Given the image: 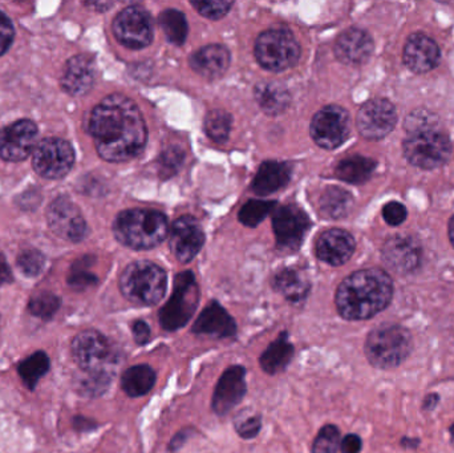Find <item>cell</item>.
<instances>
[{
	"instance_id": "cell-5",
	"label": "cell",
	"mask_w": 454,
	"mask_h": 453,
	"mask_svg": "<svg viewBox=\"0 0 454 453\" xmlns=\"http://www.w3.org/2000/svg\"><path fill=\"white\" fill-rule=\"evenodd\" d=\"M412 335L397 324H383L370 332L365 340V355L378 369H394L410 356Z\"/></svg>"
},
{
	"instance_id": "cell-26",
	"label": "cell",
	"mask_w": 454,
	"mask_h": 453,
	"mask_svg": "<svg viewBox=\"0 0 454 453\" xmlns=\"http://www.w3.org/2000/svg\"><path fill=\"white\" fill-rule=\"evenodd\" d=\"M290 165L286 162L267 161L259 167L253 181V191L259 196H269L285 188L291 178Z\"/></svg>"
},
{
	"instance_id": "cell-8",
	"label": "cell",
	"mask_w": 454,
	"mask_h": 453,
	"mask_svg": "<svg viewBox=\"0 0 454 453\" xmlns=\"http://www.w3.org/2000/svg\"><path fill=\"white\" fill-rule=\"evenodd\" d=\"M200 302V289L192 271L176 277L175 289L167 305L160 310V324L167 332H177L191 321Z\"/></svg>"
},
{
	"instance_id": "cell-14",
	"label": "cell",
	"mask_w": 454,
	"mask_h": 453,
	"mask_svg": "<svg viewBox=\"0 0 454 453\" xmlns=\"http://www.w3.org/2000/svg\"><path fill=\"white\" fill-rule=\"evenodd\" d=\"M397 122L396 108L384 98L368 101L357 113V129L368 140H381L394 130Z\"/></svg>"
},
{
	"instance_id": "cell-43",
	"label": "cell",
	"mask_w": 454,
	"mask_h": 453,
	"mask_svg": "<svg viewBox=\"0 0 454 453\" xmlns=\"http://www.w3.org/2000/svg\"><path fill=\"white\" fill-rule=\"evenodd\" d=\"M184 153L178 148H170L169 151L165 152L160 159V165H161V175L164 177H169L173 173L177 172L180 165L183 164Z\"/></svg>"
},
{
	"instance_id": "cell-9",
	"label": "cell",
	"mask_w": 454,
	"mask_h": 453,
	"mask_svg": "<svg viewBox=\"0 0 454 453\" xmlns=\"http://www.w3.org/2000/svg\"><path fill=\"white\" fill-rule=\"evenodd\" d=\"M255 56L263 68L274 72L285 71L298 63L301 47L288 29L272 28L259 35Z\"/></svg>"
},
{
	"instance_id": "cell-23",
	"label": "cell",
	"mask_w": 454,
	"mask_h": 453,
	"mask_svg": "<svg viewBox=\"0 0 454 453\" xmlns=\"http://www.w3.org/2000/svg\"><path fill=\"white\" fill-rule=\"evenodd\" d=\"M192 332L197 335L223 340L237 334V324L220 303L212 302L200 314Z\"/></svg>"
},
{
	"instance_id": "cell-13",
	"label": "cell",
	"mask_w": 454,
	"mask_h": 453,
	"mask_svg": "<svg viewBox=\"0 0 454 453\" xmlns=\"http://www.w3.org/2000/svg\"><path fill=\"white\" fill-rule=\"evenodd\" d=\"M278 247L283 252H295L311 228L309 215L294 205L280 207L272 217Z\"/></svg>"
},
{
	"instance_id": "cell-49",
	"label": "cell",
	"mask_w": 454,
	"mask_h": 453,
	"mask_svg": "<svg viewBox=\"0 0 454 453\" xmlns=\"http://www.w3.org/2000/svg\"><path fill=\"white\" fill-rule=\"evenodd\" d=\"M74 426H76L77 430H90V428L95 427V423L90 419H84V418H74Z\"/></svg>"
},
{
	"instance_id": "cell-27",
	"label": "cell",
	"mask_w": 454,
	"mask_h": 453,
	"mask_svg": "<svg viewBox=\"0 0 454 453\" xmlns=\"http://www.w3.org/2000/svg\"><path fill=\"white\" fill-rule=\"evenodd\" d=\"M156 385V372L148 364L130 367L121 377V388L130 398H140L151 393Z\"/></svg>"
},
{
	"instance_id": "cell-46",
	"label": "cell",
	"mask_w": 454,
	"mask_h": 453,
	"mask_svg": "<svg viewBox=\"0 0 454 453\" xmlns=\"http://www.w3.org/2000/svg\"><path fill=\"white\" fill-rule=\"evenodd\" d=\"M133 335L137 345L144 346L151 340V327L144 321H136L132 326Z\"/></svg>"
},
{
	"instance_id": "cell-19",
	"label": "cell",
	"mask_w": 454,
	"mask_h": 453,
	"mask_svg": "<svg viewBox=\"0 0 454 453\" xmlns=\"http://www.w3.org/2000/svg\"><path fill=\"white\" fill-rule=\"evenodd\" d=\"M440 56L437 43L424 34H413L403 53L405 66L416 74L432 71L439 64Z\"/></svg>"
},
{
	"instance_id": "cell-2",
	"label": "cell",
	"mask_w": 454,
	"mask_h": 453,
	"mask_svg": "<svg viewBox=\"0 0 454 453\" xmlns=\"http://www.w3.org/2000/svg\"><path fill=\"white\" fill-rule=\"evenodd\" d=\"M394 284L386 271L365 269L347 277L336 292V308L347 321H365L391 303Z\"/></svg>"
},
{
	"instance_id": "cell-11",
	"label": "cell",
	"mask_w": 454,
	"mask_h": 453,
	"mask_svg": "<svg viewBox=\"0 0 454 453\" xmlns=\"http://www.w3.org/2000/svg\"><path fill=\"white\" fill-rule=\"evenodd\" d=\"M114 36L125 47L141 50L153 40L154 28L148 11L138 5L125 8L114 21Z\"/></svg>"
},
{
	"instance_id": "cell-33",
	"label": "cell",
	"mask_w": 454,
	"mask_h": 453,
	"mask_svg": "<svg viewBox=\"0 0 454 453\" xmlns=\"http://www.w3.org/2000/svg\"><path fill=\"white\" fill-rule=\"evenodd\" d=\"M352 205H354V199L351 194L344 189L336 188V186L328 188L320 199L323 215L325 217L333 218V220L346 217L351 210Z\"/></svg>"
},
{
	"instance_id": "cell-50",
	"label": "cell",
	"mask_w": 454,
	"mask_h": 453,
	"mask_svg": "<svg viewBox=\"0 0 454 453\" xmlns=\"http://www.w3.org/2000/svg\"><path fill=\"white\" fill-rule=\"evenodd\" d=\"M88 5L98 8V10L104 11L106 10V8L112 7L114 3H88Z\"/></svg>"
},
{
	"instance_id": "cell-35",
	"label": "cell",
	"mask_w": 454,
	"mask_h": 453,
	"mask_svg": "<svg viewBox=\"0 0 454 453\" xmlns=\"http://www.w3.org/2000/svg\"><path fill=\"white\" fill-rule=\"evenodd\" d=\"M275 207H277L275 201L251 199L247 204L243 205L242 209H240L239 221L248 228H255Z\"/></svg>"
},
{
	"instance_id": "cell-6",
	"label": "cell",
	"mask_w": 454,
	"mask_h": 453,
	"mask_svg": "<svg viewBox=\"0 0 454 453\" xmlns=\"http://www.w3.org/2000/svg\"><path fill=\"white\" fill-rule=\"evenodd\" d=\"M405 159L413 167L420 169H436L442 167L450 159L452 145L450 137L442 130L436 128H413L403 144Z\"/></svg>"
},
{
	"instance_id": "cell-42",
	"label": "cell",
	"mask_w": 454,
	"mask_h": 453,
	"mask_svg": "<svg viewBox=\"0 0 454 453\" xmlns=\"http://www.w3.org/2000/svg\"><path fill=\"white\" fill-rule=\"evenodd\" d=\"M261 417H258V415L237 418V420H235V430H237L238 435L243 439L255 438L261 431Z\"/></svg>"
},
{
	"instance_id": "cell-29",
	"label": "cell",
	"mask_w": 454,
	"mask_h": 453,
	"mask_svg": "<svg viewBox=\"0 0 454 453\" xmlns=\"http://www.w3.org/2000/svg\"><path fill=\"white\" fill-rule=\"evenodd\" d=\"M259 106L269 114H279L290 104L287 90L279 82H261L255 88Z\"/></svg>"
},
{
	"instance_id": "cell-15",
	"label": "cell",
	"mask_w": 454,
	"mask_h": 453,
	"mask_svg": "<svg viewBox=\"0 0 454 453\" xmlns=\"http://www.w3.org/2000/svg\"><path fill=\"white\" fill-rule=\"evenodd\" d=\"M37 127L20 120L0 129V157L5 161H23L36 148Z\"/></svg>"
},
{
	"instance_id": "cell-25",
	"label": "cell",
	"mask_w": 454,
	"mask_h": 453,
	"mask_svg": "<svg viewBox=\"0 0 454 453\" xmlns=\"http://www.w3.org/2000/svg\"><path fill=\"white\" fill-rule=\"evenodd\" d=\"M230 53L223 45L212 44L192 55L191 66L197 74L207 79H217L229 68Z\"/></svg>"
},
{
	"instance_id": "cell-32",
	"label": "cell",
	"mask_w": 454,
	"mask_h": 453,
	"mask_svg": "<svg viewBox=\"0 0 454 453\" xmlns=\"http://www.w3.org/2000/svg\"><path fill=\"white\" fill-rule=\"evenodd\" d=\"M51 361L44 351H37L18 364L19 377L28 390H35L39 380L50 371Z\"/></svg>"
},
{
	"instance_id": "cell-44",
	"label": "cell",
	"mask_w": 454,
	"mask_h": 453,
	"mask_svg": "<svg viewBox=\"0 0 454 453\" xmlns=\"http://www.w3.org/2000/svg\"><path fill=\"white\" fill-rule=\"evenodd\" d=\"M383 217L388 225L399 226L407 218V209L400 202L392 201L384 207Z\"/></svg>"
},
{
	"instance_id": "cell-1",
	"label": "cell",
	"mask_w": 454,
	"mask_h": 453,
	"mask_svg": "<svg viewBox=\"0 0 454 453\" xmlns=\"http://www.w3.org/2000/svg\"><path fill=\"white\" fill-rule=\"evenodd\" d=\"M90 133L98 154L111 162L135 159L145 148L148 138L140 109L122 95L108 96L93 109Z\"/></svg>"
},
{
	"instance_id": "cell-40",
	"label": "cell",
	"mask_w": 454,
	"mask_h": 453,
	"mask_svg": "<svg viewBox=\"0 0 454 453\" xmlns=\"http://www.w3.org/2000/svg\"><path fill=\"white\" fill-rule=\"evenodd\" d=\"M45 258L37 250H24L19 254L18 266L27 277H37L44 269Z\"/></svg>"
},
{
	"instance_id": "cell-39",
	"label": "cell",
	"mask_w": 454,
	"mask_h": 453,
	"mask_svg": "<svg viewBox=\"0 0 454 453\" xmlns=\"http://www.w3.org/2000/svg\"><path fill=\"white\" fill-rule=\"evenodd\" d=\"M92 261V258L85 257L72 266V271L68 277V284L71 285L74 289H87V287L93 286V285L98 284V278H96V276H93L92 273L87 271V268L90 265Z\"/></svg>"
},
{
	"instance_id": "cell-47",
	"label": "cell",
	"mask_w": 454,
	"mask_h": 453,
	"mask_svg": "<svg viewBox=\"0 0 454 453\" xmlns=\"http://www.w3.org/2000/svg\"><path fill=\"white\" fill-rule=\"evenodd\" d=\"M362 446V439L357 435H347L340 441V449L343 453H359Z\"/></svg>"
},
{
	"instance_id": "cell-20",
	"label": "cell",
	"mask_w": 454,
	"mask_h": 453,
	"mask_svg": "<svg viewBox=\"0 0 454 453\" xmlns=\"http://www.w3.org/2000/svg\"><path fill=\"white\" fill-rule=\"evenodd\" d=\"M383 258L397 273H411L420 263L421 249L412 237L396 236L384 245Z\"/></svg>"
},
{
	"instance_id": "cell-51",
	"label": "cell",
	"mask_w": 454,
	"mask_h": 453,
	"mask_svg": "<svg viewBox=\"0 0 454 453\" xmlns=\"http://www.w3.org/2000/svg\"><path fill=\"white\" fill-rule=\"evenodd\" d=\"M450 242H452V245L454 246V217L452 218V220H450Z\"/></svg>"
},
{
	"instance_id": "cell-48",
	"label": "cell",
	"mask_w": 454,
	"mask_h": 453,
	"mask_svg": "<svg viewBox=\"0 0 454 453\" xmlns=\"http://www.w3.org/2000/svg\"><path fill=\"white\" fill-rule=\"evenodd\" d=\"M11 279H12V274H11L10 266L7 265L5 258L0 254V286H2V285L8 284Z\"/></svg>"
},
{
	"instance_id": "cell-18",
	"label": "cell",
	"mask_w": 454,
	"mask_h": 453,
	"mask_svg": "<svg viewBox=\"0 0 454 453\" xmlns=\"http://www.w3.org/2000/svg\"><path fill=\"white\" fill-rule=\"evenodd\" d=\"M247 393L246 385V369L242 366H231L223 372L215 386L212 406L215 414L226 415L242 401Z\"/></svg>"
},
{
	"instance_id": "cell-34",
	"label": "cell",
	"mask_w": 454,
	"mask_h": 453,
	"mask_svg": "<svg viewBox=\"0 0 454 453\" xmlns=\"http://www.w3.org/2000/svg\"><path fill=\"white\" fill-rule=\"evenodd\" d=\"M160 26L165 36L172 44L181 45L188 36V21L185 15L178 10H167L160 15Z\"/></svg>"
},
{
	"instance_id": "cell-17",
	"label": "cell",
	"mask_w": 454,
	"mask_h": 453,
	"mask_svg": "<svg viewBox=\"0 0 454 453\" xmlns=\"http://www.w3.org/2000/svg\"><path fill=\"white\" fill-rule=\"evenodd\" d=\"M204 230L193 217L184 215L176 221L170 237V247L180 262H191L204 246Z\"/></svg>"
},
{
	"instance_id": "cell-16",
	"label": "cell",
	"mask_w": 454,
	"mask_h": 453,
	"mask_svg": "<svg viewBox=\"0 0 454 453\" xmlns=\"http://www.w3.org/2000/svg\"><path fill=\"white\" fill-rule=\"evenodd\" d=\"M47 218L50 228L67 241H82L87 234V223L82 213L67 197H58L50 205Z\"/></svg>"
},
{
	"instance_id": "cell-24",
	"label": "cell",
	"mask_w": 454,
	"mask_h": 453,
	"mask_svg": "<svg viewBox=\"0 0 454 453\" xmlns=\"http://www.w3.org/2000/svg\"><path fill=\"white\" fill-rule=\"evenodd\" d=\"M96 68L92 59L77 55L69 59L61 77V87L72 96H82L90 92L95 82Z\"/></svg>"
},
{
	"instance_id": "cell-7",
	"label": "cell",
	"mask_w": 454,
	"mask_h": 453,
	"mask_svg": "<svg viewBox=\"0 0 454 453\" xmlns=\"http://www.w3.org/2000/svg\"><path fill=\"white\" fill-rule=\"evenodd\" d=\"M72 355L77 366L87 374H109L117 363V354L111 340L96 332L85 330L72 340Z\"/></svg>"
},
{
	"instance_id": "cell-12",
	"label": "cell",
	"mask_w": 454,
	"mask_h": 453,
	"mask_svg": "<svg viewBox=\"0 0 454 453\" xmlns=\"http://www.w3.org/2000/svg\"><path fill=\"white\" fill-rule=\"evenodd\" d=\"M351 125L346 109L328 105L320 109L311 121V136L317 145L325 149H335L348 137Z\"/></svg>"
},
{
	"instance_id": "cell-3",
	"label": "cell",
	"mask_w": 454,
	"mask_h": 453,
	"mask_svg": "<svg viewBox=\"0 0 454 453\" xmlns=\"http://www.w3.org/2000/svg\"><path fill=\"white\" fill-rule=\"evenodd\" d=\"M168 230L167 217L151 209L125 210L114 223V233L119 242L135 250L157 246L164 241Z\"/></svg>"
},
{
	"instance_id": "cell-10",
	"label": "cell",
	"mask_w": 454,
	"mask_h": 453,
	"mask_svg": "<svg viewBox=\"0 0 454 453\" xmlns=\"http://www.w3.org/2000/svg\"><path fill=\"white\" fill-rule=\"evenodd\" d=\"M34 169L48 180H59L68 175L74 164V151L68 141L45 138L34 151Z\"/></svg>"
},
{
	"instance_id": "cell-38",
	"label": "cell",
	"mask_w": 454,
	"mask_h": 453,
	"mask_svg": "<svg viewBox=\"0 0 454 453\" xmlns=\"http://www.w3.org/2000/svg\"><path fill=\"white\" fill-rule=\"evenodd\" d=\"M340 447V433L335 426L328 425L315 439L312 453H336Z\"/></svg>"
},
{
	"instance_id": "cell-22",
	"label": "cell",
	"mask_w": 454,
	"mask_h": 453,
	"mask_svg": "<svg viewBox=\"0 0 454 453\" xmlns=\"http://www.w3.org/2000/svg\"><path fill=\"white\" fill-rule=\"evenodd\" d=\"M372 52V37L363 29H347L336 40L335 55L341 63L349 64V66L365 63Z\"/></svg>"
},
{
	"instance_id": "cell-41",
	"label": "cell",
	"mask_w": 454,
	"mask_h": 453,
	"mask_svg": "<svg viewBox=\"0 0 454 453\" xmlns=\"http://www.w3.org/2000/svg\"><path fill=\"white\" fill-rule=\"evenodd\" d=\"M194 8H197L200 13L205 18L218 20L223 18L230 8L232 7V2H192Z\"/></svg>"
},
{
	"instance_id": "cell-52",
	"label": "cell",
	"mask_w": 454,
	"mask_h": 453,
	"mask_svg": "<svg viewBox=\"0 0 454 453\" xmlns=\"http://www.w3.org/2000/svg\"><path fill=\"white\" fill-rule=\"evenodd\" d=\"M450 436H452V441L454 444V425L450 427Z\"/></svg>"
},
{
	"instance_id": "cell-31",
	"label": "cell",
	"mask_w": 454,
	"mask_h": 453,
	"mask_svg": "<svg viewBox=\"0 0 454 453\" xmlns=\"http://www.w3.org/2000/svg\"><path fill=\"white\" fill-rule=\"evenodd\" d=\"M376 169V162L367 157L352 156L336 165L335 173L340 180L349 184H363L370 180Z\"/></svg>"
},
{
	"instance_id": "cell-36",
	"label": "cell",
	"mask_w": 454,
	"mask_h": 453,
	"mask_svg": "<svg viewBox=\"0 0 454 453\" xmlns=\"http://www.w3.org/2000/svg\"><path fill=\"white\" fill-rule=\"evenodd\" d=\"M231 129V116L226 112L215 109L210 112L205 119V130L212 140L225 143Z\"/></svg>"
},
{
	"instance_id": "cell-45",
	"label": "cell",
	"mask_w": 454,
	"mask_h": 453,
	"mask_svg": "<svg viewBox=\"0 0 454 453\" xmlns=\"http://www.w3.org/2000/svg\"><path fill=\"white\" fill-rule=\"evenodd\" d=\"M13 40V27L7 15L0 11V55L10 48Z\"/></svg>"
},
{
	"instance_id": "cell-21",
	"label": "cell",
	"mask_w": 454,
	"mask_h": 453,
	"mask_svg": "<svg viewBox=\"0 0 454 453\" xmlns=\"http://www.w3.org/2000/svg\"><path fill=\"white\" fill-rule=\"evenodd\" d=\"M354 252V237L348 231L341 230V229H331L317 239V257L328 265H343L352 257Z\"/></svg>"
},
{
	"instance_id": "cell-4",
	"label": "cell",
	"mask_w": 454,
	"mask_h": 453,
	"mask_svg": "<svg viewBox=\"0 0 454 453\" xmlns=\"http://www.w3.org/2000/svg\"><path fill=\"white\" fill-rule=\"evenodd\" d=\"M120 290L129 302L136 305H157L167 292V273L156 263L137 261L122 271Z\"/></svg>"
},
{
	"instance_id": "cell-30",
	"label": "cell",
	"mask_w": 454,
	"mask_h": 453,
	"mask_svg": "<svg viewBox=\"0 0 454 453\" xmlns=\"http://www.w3.org/2000/svg\"><path fill=\"white\" fill-rule=\"evenodd\" d=\"M274 286L290 302H301L309 292L306 277L294 269H285L275 277Z\"/></svg>"
},
{
	"instance_id": "cell-37",
	"label": "cell",
	"mask_w": 454,
	"mask_h": 453,
	"mask_svg": "<svg viewBox=\"0 0 454 453\" xmlns=\"http://www.w3.org/2000/svg\"><path fill=\"white\" fill-rule=\"evenodd\" d=\"M59 308H60V300L52 293H39L28 302L29 313L42 319L52 318Z\"/></svg>"
},
{
	"instance_id": "cell-28",
	"label": "cell",
	"mask_w": 454,
	"mask_h": 453,
	"mask_svg": "<svg viewBox=\"0 0 454 453\" xmlns=\"http://www.w3.org/2000/svg\"><path fill=\"white\" fill-rule=\"evenodd\" d=\"M294 353H295V350H294L293 343L288 342L287 334L283 332L262 354L261 358H259V363H261L262 369L267 374L275 375L278 372L283 371L287 367V364L293 359Z\"/></svg>"
}]
</instances>
